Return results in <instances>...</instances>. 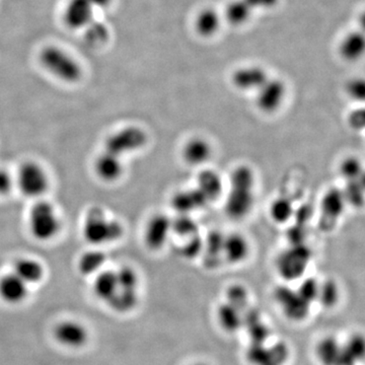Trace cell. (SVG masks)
Returning <instances> with one entry per match:
<instances>
[{"label": "cell", "mask_w": 365, "mask_h": 365, "mask_svg": "<svg viewBox=\"0 0 365 365\" xmlns=\"http://www.w3.org/2000/svg\"><path fill=\"white\" fill-rule=\"evenodd\" d=\"M83 237L93 246H103L119 241L124 235L121 222L112 220L103 209L93 207L86 213L83 227Z\"/></svg>", "instance_id": "obj_1"}, {"label": "cell", "mask_w": 365, "mask_h": 365, "mask_svg": "<svg viewBox=\"0 0 365 365\" xmlns=\"http://www.w3.org/2000/svg\"><path fill=\"white\" fill-rule=\"evenodd\" d=\"M29 228L38 241L48 242L56 237L61 222L54 206L44 200L34 204L29 213Z\"/></svg>", "instance_id": "obj_2"}, {"label": "cell", "mask_w": 365, "mask_h": 365, "mask_svg": "<svg viewBox=\"0 0 365 365\" xmlns=\"http://www.w3.org/2000/svg\"><path fill=\"white\" fill-rule=\"evenodd\" d=\"M41 63L52 76L66 83H76L81 78V67L68 53L50 46L41 53Z\"/></svg>", "instance_id": "obj_3"}, {"label": "cell", "mask_w": 365, "mask_h": 365, "mask_svg": "<svg viewBox=\"0 0 365 365\" xmlns=\"http://www.w3.org/2000/svg\"><path fill=\"white\" fill-rule=\"evenodd\" d=\"M148 143V134L140 127L127 126L108 136L105 141V151L123 158L143 150Z\"/></svg>", "instance_id": "obj_4"}, {"label": "cell", "mask_w": 365, "mask_h": 365, "mask_svg": "<svg viewBox=\"0 0 365 365\" xmlns=\"http://www.w3.org/2000/svg\"><path fill=\"white\" fill-rule=\"evenodd\" d=\"M311 257V251L306 245H292L278 256L276 267L281 277L287 281L297 280L306 273Z\"/></svg>", "instance_id": "obj_5"}, {"label": "cell", "mask_w": 365, "mask_h": 365, "mask_svg": "<svg viewBox=\"0 0 365 365\" xmlns=\"http://www.w3.org/2000/svg\"><path fill=\"white\" fill-rule=\"evenodd\" d=\"M16 184L24 195L38 198L49 188V177L40 163L26 162L19 170Z\"/></svg>", "instance_id": "obj_6"}, {"label": "cell", "mask_w": 365, "mask_h": 365, "mask_svg": "<svg viewBox=\"0 0 365 365\" xmlns=\"http://www.w3.org/2000/svg\"><path fill=\"white\" fill-rule=\"evenodd\" d=\"M346 203L342 189L328 190L319 205V227L323 232H332L344 213Z\"/></svg>", "instance_id": "obj_7"}, {"label": "cell", "mask_w": 365, "mask_h": 365, "mask_svg": "<svg viewBox=\"0 0 365 365\" xmlns=\"http://www.w3.org/2000/svg\"><path fill=\"white\" fill-rule=\"evenodd\" d=\"M287 88L284 81L269 78L256 91V106L261 112L272 114L280 109L287 98Z\"/></svg>", "instance_id": "obj_8"}, {"label": "cell", "mask_w": 365, "mask_h": 365, "mask_svg": "<svg viewBox=\"0 0 365 365\" xmlns=\"http://www.w3.org/2000/svg\"><path fill=\"white\" fill-rule=\"evenodd\" d=\"M255 189L230 186L225 197V210L235 220H244L253 211Z\"/></svg>", "instance_id": "obj_9"}, {"label": "cell", "mask_w": 365, "mask_h": 365, "mask_svg": "<svg viewBox=\"0 0 365 365\" xmlns=\"http://www.w3.org/2000/svg\"><path fill=\"white\" fill-rule=\"evenodd\" d=\"M172 235V218L165 213L151 216L144 230V244L151 251L165 248Z\"/></svg>", "instance_id": "obj_10"}, {"label": "cell", "mask_w": 365, "mask_h": 365, "mask_svg": "<svg viewBox=\"0 0 365 365\" xmlns=\"http://www.w3.org/2000/svg\"><path fill=\"white\" fill-rule=\"evenodd\" d=\"M275 299L285 316L294 321H302L309 314L311 304L307 302L297 290L280 287L275 290Z\"/></svg>", "instance_id": "obj_11"}, {"label": "cell", "mask_w": 365, "mask_h": 365, "mask_svg": "<svg viewBox=\"0 0 365 365\" xmlns=\"http://www.w3.org/2000/svg\"><path fill=\"white\" fill-rule=\"evenodd\" d=\"M288 348L284 343L265 347L264 343H252L248 359L254 365H283L288 359Z\"/></svg>", "instance_id": "obj_12"}, {"label": "cell", "mask_w": 365, "mask_h": 365, "mask_svg": "<svg viewBox=\"0 0 365 365\" xmlns=\"http://www.w3.org/2000/svg\"><path fill=\"white\" fill-rule=\"evenodd\" d=\"M213 148L208 139L194 136L186 140L181 150L182 160L192 168L204 167L211 160Z\"/></svg>", "instance_id": "obj_13"}, {"label": "cell", "mask_w": 365, "mask_h": 365, "mask_svg": "<svg viewBox=\"0 0 365 365\" xmlns=\"http://www.w3.org/2000/svg\"><path fill=\"white\" fill-rule=\"evenodd\" d=\"M251 254V245L244 235L232 232L223 237L222 259L232 265L244 263Z\"/></svg>", "instance_id": "obj_14"}, {"label": "cell", "mask_w": 365, "mask_h": 365, "mask_svg": "<svg viewBox=\"0 0 365 365\" xmlns=\"http://www.w3.org/2000/svg\"><path fill=\"white\" fill-rule=\"evenodd\" d=\"M270 78L260 66H246L237 69L232 76V83L237 90L256 93Z\"/></svg>", "instance_id": "obj_15"}, {"label": "cell", "mask_w": 365, "mask_h": 365, "mask_svg": "<svg viewBox=\"0 0 365 365\" xmlns=\"http://www.w3.org/2000/svg\"><path fill=\"white\" fill-rule=\"evenodd\" d=\"M195 189L208 204L222 196L225 182L215 170L203 169L197 176Z\"/></svg>", "instance_id": "obj_16"}, {"label": "cell", "mask_w": 365, "mask_h": 365, "mask_svg": "<svg viewBox=\"0 0 365 365\" xmlns=\"http://www.w3.org/2000/svg\"><path fill=\"white\" fill-rule=\"evenodd\" d=\"M93 11L90 0H71L67 4L64 20L74 30L86 28L93 21Z\"/></svg>", "instance_id": "obj_17"}, {"label": "cell", "mask_w": 365, "mask_h": 365, "mask_svg": "<svg viewBox=\"0 0 365 365\" xmlns=\"http://www.w3.org/2000/svg\"><path fill=\"white\" fill-rule=\"evenodd\" d=\"M93 167L98 179L104 182H116L123 176L124 165L122 158L108 151L104 150L98 155Z\"/></svg>", "instance_id": "obj_18"}, {"label": "cell", "mask_w": 365, "mask_h": 365, "mask_svg": "<svg viewBox=\"0 0 365 365\" xmlns=\"http://www.w3.org/2000/svg\"><path fill=\"white\" fill-rule=\"evenodd\" d=\"M29 285L14 272L0 278V297L9 304H16L28 297Z\"/></svg>", "instance_id": "obj_19"}, {"label": "cell", "mask_w": 365, "mask_h": 365, "mask_svg": "<svg viewBox=\"0 0 365 365\" xmlns=\"http://www.w3.org/2000/svg\"><path fill=\"white\" fill-rule=\"evenodd\" d=\"M55 337L61 344L68 347H79L88 339L85 327L76 322H63L55 329Z\"/></svg>", "instance_id": "obj_20"}, {"label": "cell", "mask_w": 365, "mask_h": 365, "mask_svg": "<svg viewBox=\"0 0 365 365\" xmlns=\"http://www.w3.org/2000/svg\"><path fill=\"white\" fill-rule=\"evenodd\" d=\"M170 204L179 215H190L193 211L204 207L207 202L194 188L178 191L173 195Z\"/></svg>", "instance_id": "obj_21"}, {"label": "cell", "mask_w": 365, "mask_h": 365, "mask_svg": "<svg viewBox=\"0 0 365 365\" xmlns=\"http://www.w3.org/2000/svg\"><path fill=\"white\" fill-rule=\"evenodd\" d=\"M13 272L28 285L40 282L44 277L42 264L32 258L18 259L14 263Z\"/></svg>", "instance_id": "obj_22"}, {"label": "cell", "mask_w": 365, "mask_h": 365, "mask_svg": "<svg viewBox=\"0 0 365 365\" xmlns=\"http://www.w3.org/2000/svg\"><path fill=\"white\" fill-rule=\"evenodd\" d=\"M223 237L225 235L220 232H213L208 235L207 239L204 240L202 256L206 267L215 268L223 260Z\"/></svg>", "instance_id": "obj_23"}, {"label": "cell", "mask_w": 365, "mask_h": 365, "mask_svg": "<svg viewBox=\"0 0 365 365\" xmlns=\"http://www.w3.org/2000/svg\"><path fill=\"white\" fill-rule=\"evenodd\" d=\"M93 292L101 300L109 302L118 292L116 272L115 271H101L93 283Z\"/></svg>", "instance_id": "obj_24"}, {"label": "cell", "mask_w": 365, "mask_h": 365, "mask_svg": "<svg viewBox=\"0 0 365 365\" xmlns=\"http://www.w3.org/2000/svg\"><path fill=\"white\" fill-rule=\"evenodd\" d=\"M222 16L215 9H202L197 16L195 28L199 35L211 37L220 31Z\"/></svg>", "instance_id": "obj_25"}, {"label": "cell", "mask_w": 365, "mask_h": 365, "mask_svg": "<svg viewBox=\"0 0 365 365\" xmlns=\"http://www.w3.org/2000/svg\"><path fill=\"white\" fill-rule=\"evenodd\" d=\"M365 49L364 36L362 33L354 32L346 36L341 42L340 54L348 61H356L361 58Z\"/></svg>", "instance_id": "obj_26"}, {"label": "cell", "mask_w": 365, "mask_h": 365, "mask_svg": "<svg viewBox=\"0 0 365 365\" xmlns=\"http://www.w3.org/2000/svg\"><path fill=\"white\" fill-rule=\"evenodd\" d=\"M244 312L240 311L237 307L230 306L225 302L217 309V319L220 325L225 329L227 332L234 333L239 331L244 326V319H242Z\"/></svg>", "instance_id": "obj_27"}, {"label": "cell", "mask_w": 365, "mask_h": 365, "mask_svg": "<svg viewBox=\"0 0 365 365\" xmlns=\"http://www.w3.org/2000/svg\"><path fill=\"white\" fill-rule=\"evenodd\" d=\"M294 204L287 197H277L269 206V216L277 225H284L294 217Z\"/></svg>", "instance_id": "obj_28"}, {"label": "cell", "mask_w": 365, "mask_h": 365, "mask_svg": "<svg viewBox=\"0 0 365 365\" xmlns=\"http://www.w3.org/2000/svg\"><path fill=\"white\" fill-rule=\"evenodd\" d=\"M107 262V256L101 250H91L81 255L78 261V270L83 275H93L101 272V269Z\"/></svg>", "instance_id": "obj_29"}, {"label": "cell", "mask_w": 365, "mask_h": 365, "mask_svg": "<svg viewBox=\"0 0 365 365\" xmlns=\"http://www.w3.org/2000/svg\"><path fill=\"white\" fill-rule=\"evenodd\" d=\"M342 347L338 341L328 337L322 340L317 347V356L323 365H336L339 360Z\"/></svg>", "instance_id": "obj_30"}, {"label": "cell", "mask_w": 365, "mask_h": 365, "mask_svg": "<svg viewBox=\"0 0 365 365\" xmlns=\"http://www.w3.org/2000/svg\"><path fill=\"white\" fill-rule=\"evenodd\" d=\"M253 11L244 0H234L225 9V16L232 26H242L251 19Z\"/></svg>", "instance_id": "obj_31"}, {"label": "cell", "mask_w": 365, "mask_h": 365, "mask_svg": "<svg viewBox=\"0 0 365 365\" xmlns=\"http://www.w3.org/2000/svg\"><path fill=\"white\" fill-rule=\"evenodd\" d=\"M138 304L137 290L118 289L116 294L108 302L114 311L119 313H128Z\"/></svg>", "instance_id": "obj_32"}, {"label": "cell", "mask_w": 365, "mask_h": 365, "mask_svg": "<svg viewBox=\"0 0 365 365\" xmlns=\"http://www.w3.org/2000/svg\"><path fill=\"white\" fill-rule=\"evenodd\" d=\"M256 174L251 167L247 165H240L235 168L230 176L228 186L247 187L254 188L256 187Z\"/></svg>", "instance_id": "obj_33"}, {"label": "cell", "mask_w": 365, "mask_h": 365, "mask_svg": "<svg viewBox=\"0 0 365 365\" xmlns=\"http://www.w3.org/2000/svg\"><path fill=\"white\" fill-rule=\"evenodd\" d=\"M198 230L197 222L190 215H179L172 220V235H176L182 240L198 235Z\"/></svg>", "instance_id": "obj_34"}, {"label": "cell", "mask_w": 365, "mask_h": 365, "mask_svg": "<svg viewBox=\"0 0 365 365\" xmlns=\"http://www.w3.org/2000/svg\"><path fill=\"white\" fill-rule=\"evenodd\" d=\"M342 191L343 194H344L346 203L350 204L353 207H360V206L364 205V177L346 182V188L343 189Z\"/></svg>", "instance_id": "obj_35"}, {"label": "cell", "mask_w": 365, "mask_h": 365, "mask_svg": "<svg viewBox=\"0 0 365 365\" xmlns=\"http://www.w3.org/2000/svg\"><path fill=\"white\" fill-rule=\"evenodd\" d=\"M340 289L337 283L333 280H326L319 283L318 299L322 306L328 307H334L339 302Z\"/></svg>", "instance_id": "obj_36"}, {"label": "cell", "mask_w": 365, "mask_h": 365, "mask_svg": "<svg viewBox=\"0 0 365 365\" xmlns=\"http://www.w3.org/2000/svg\"><path fill=\"white\" fill-rule=\"evenodd\" d=\"M339 173L346 182L364 177V168L359 158L347 157L340 163Z\"/></svg>", "instance_id": "obj_37"}, {"label": "cell", "mask_w": 365, "mask_h": 365, "mask_svg": "<svg viewBox=\"0 0 365 365\" xmlns=\"http://www.w3.org/2000/svg\"><path fill=\"white\" fill-rule=\"evenodd\" d=\"M115 272H116L118 289L137 290L139 277L133 268L123 266Z\"/></svg>", "instance_id": "obj_38"}, {"label": "cell", "mask_w": 365, "mask_h": 365, "mask_svg": "<svg viewBox=\"0 0 365 365\" xmlns=\"http://www.w3.org/2000/svg\"><path fill=\"white\" fill-rule=\"evenodd\" d=\"M249 302L248 290L241 284H235L228 287L227 292V302L230 306L237 307L240 311L245 312L247 309Z\"/></svg>", "instance_id": "obj_39"}, {"label": "cell", "mask_w": 365, "mask_h": 365, "mask_svg": "<svg viewBox=\"0 0 365 365\" xmlns=\"http://www.w3.org/2000/svg\"><path fill=\"white\" fill-rule=\"evenodd\" d=\"M109 37V31L107 26L102 23H91L86 26V41L91 46L104 44Z\"/></svg>", "instance_id": "obj_40"}, {"label": "cell", "mask_w": 365, "mask_h": 365, "mask_svg": "<svg viewBox=\"0 0 365 365\" xmlns=\"http://www.w3.org/2000/svg\"><path fill=\"white\" fill-rule=\"evenodd\" d=\"M185 244H182L180 253L186 259L196 258L199 255H202L204 240L200 235H195L185 239Z\"/></svg>", "instance_id": "obj_41"}, {"label": "cell", "mask_w": 365, "mask_h": 365, "mask_svg": "<svg viewBox=\"0 0 365 365\" xmlns=\"http://www.w3.org/2000/svg\"><path fill=\"white\" fill-rule=\"evenodd\" d=\"M319 283L314 278H307V279L302 281V284L297 288V292L304 297L309 304L314 302V300L318 299Z\"/></svg>", "instance_id": "obj_42"}, {"label": "cell", "mask_w": 365, "mask_h": 365, "mask_svg": "<svg viewBox=\"0 0 365 365\" xmlns=\"http://www.w3.org/2000/svg\"><path fill=\"white\" fill-rule=\"evenodd\" d=\"M344 349L353 359L359 361V359L364 357V338L361 336H354L349 340L347 345L344 346Z\"/></svg>", "instance_id": "obj_43"}, {"label": "cell", "mask_w": 365, "mask_h": 365, "mask_svg": "<svg viewBox=\"0 0 365 365\" xmlns=\"http://www.w3.org/2000/svg\"><path fill=\"white\" fill-rule=\"evenodd\" d=\"M346 91H347L349 98L352 100L364 101L365 96V83L362 78H355L350 81L346 86Z\"/></svg>", "instance_id": "obj_44"}, {"label": "cell", "mask_w": 365, "mask_h": 365, "mask_svg": "<svg viewBox=\"0 0 365 365\" xmlns=\"http://www.w3.org/2000/svg\"><path fill=\"white\" fill-rule=\"evenodd\" d=\"M365 114L364 109H356L350 113L348 117V123L354 130H362L364 127Z\"/></svg>", "instance_id": "obj_45"}, {"label": "cell", "mask_w": 365, "mask_h": 365, "mask_svg": "<svg viewBox=\"0 0 365 365\" xmlns=\"http://www.w3.org/2000/svg\"><path fill=\"white\" fill-rule=\"evenodd\" d=\"M244 1L254 13L255 11H258V9H273L279 0H244Z\"/></svg>", "instance_id": "obj_46"}, {"label": "cell", "mask_w": 365, "mask_h": 365, "mask_svg": "<svg viewBox=\"0 0 365 365\" xmlns=\"http://www.w3.org/2000/svg\"><path fill=\"white\" fill-rule=\"evenodd\" d=\"M13 180L6 170L0 169V195H6L11 191Z\"/></svg>", "instance_id": "obj_47"}, {"label": "cell", "mask_w": 365, "mask_h": 365, "mask_svg": "<svg viewBox=\"0 0 365 365\" xmlns=\"http://www.w3.org/2000/svg\"><path fill=\"white\" fill-rule=\"evenodd\" d=\"M112 0H90L93 9H105L111 4Z\"/></svg>", "instance_id": "obj_48"}, {"label": "cell", "mask_w": 365, "mask_h": 365, "mask_svg": "<svg viewBox=\"0 0 365 365\" xmlns=\"http://www.w3.org/2000/svg\"><path fill=\"white\" fill-rule=\"evenodd\" d=\"M192 365H207V364H192Z\"/></svg>", "instance_id": "obj_49"}]
</instances>
